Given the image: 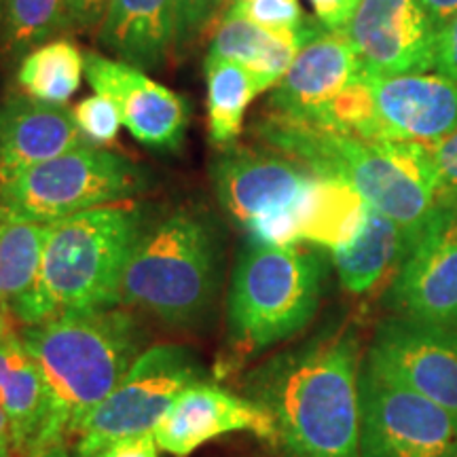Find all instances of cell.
<instances>
[{"label":"cell","instance_id":"1","mask_svg":"<svg viewBox=\"0 0 457 457\" xmlns=\"http://www.w3.org/2000/svg\"><path fill=\"white\" fill-rule=\"evenodd\" d=\"M360 370L358 339L337 333L262 364L244 394L290 457H360Z\"/></svg>","mask_w":457,"mask_h":457},{"label":"cell","instance_id":"2","mask_svg":"<svg viewBox=\"0 0 457 457\" xmlns=\"http://www.w3.org/2000/svg\"><path fill=\"white\" fill-rule=\"evenodd\" d=\"M254 136L316 176L347 182L413 244L438 210L430 153L420 142L367 140L276 111L254 123Z\"/></svg>","mask_w":457,"mask_h":457},{"label":"cell","instance_id":"3","mask_svg":"<svg viewBox=\"0 0 457 457\" xmlns=\"http://www.w3.org/2000/svg\"><path fill=\"white\" fill-rule=\"evenodd\" d=\"M142 231L145 216L129 199L51 222L37 279L11 313L28 327L121 305L125 265Z\"/></svg>","mask_w":457,"mask_h":457},{"label":"cell","instance_id":"4","mask_svg":"<svg viewBox=\"0 0 457 457\" xmlns=\"http://www.w3.org/2000/svg\"><path fill=\"white\" fill-rule=\"evenodd\" d=\"M51 394V443L77 434L145 347V328L123 307L71 313L20 330Z\"/></svg>","mask_w":457,"mask_h":457},{"label":"cell","instance_id":"5","mask_svg":"<svg viewBox=\"0 0 457 457\" xmlns=\"http://www.w3.org/2000/svg\"><path fill=\"white\" fill-rule=\"evenodd\" d=\"M220 284V250L212 225L179 208L142 231L125 265L121 305L195 328L212 312Z\"/></svg>","mask_w":457,"mask_h":457},{"label":"cell","instance_id":"6","mask_svg":"<svg viewBox=\"0 0 457 457\" xmlns=\"http://www.w3.org/2000/svg\"><path fill=\"white\" fill-rule=\"evenodd\" d=\"M324 265L295 245L250 242L233 270L227 301L228 369L301 333L316 316Z\"/></svg>","mask_w":457,"mask_h":457},{"label":"cell","instance_id":"7","mask_svg":"<svg viewBox=\"0 0 457 457\" xmlns=\"http://www.w3.org/2000/svg\"><path fill=\"white\" fill-rule=\"evenodd\" d=\"M146 187L148 176L138 163L87 142L0 180V210L51 225L85 210L128 202Z\"/></svg>","mask_w":457,"mask_h":457},{"label":"cell","instance_id":"8","mask_svg":"<svg viewBox=\"0 0 457 457\" xmlns=\"http://www.w3.org/2000/svg\"><path fill=\"white\" fill-rule=\"evenodd\" d=\"M212 180L222 210L250 242L295 245L318 176L278 151L227 146L214 159Z\"/></svg>","mask_w":457,"mask_h":457},{"label":"cell","instance_id":"9","mask_svg":"<svg viewBox=\"0 0 457 457\" xmlns=\"http://www.w3.org/2000/svg\"><path fill=\"white\" fill-rule=\"evenodd\" d=\"M204 379L202 362L188 347H146L117 387L85 417L74 434V449L81 457H94L114 441L155 432L180 394Z\"/></svg>","mask_w":457,"mask_h":457},{"label":"cell","instance_id":"10","mask_svg":"<svg viewBox=\"0 0 457 457\" xmlns=\"http://www.w3.org/2000/svg\"><path fill=\"white\" fill-rule=\"evenodd\" d=\"M360 457H457V417L364 364Z\"/></svg>","mask_w":457,"mask_h":457},{"label":"cell","instance_id":"11","mask_svg":"<svg viewBox=\"0 0 457 457\" xmlns=\"http://www.w3.org/2000/svg\"><path fill=\"white\" fill-rule=\"evenodd\" d=\"M367 364L457 417V328L390 318L377 328Z\"/></svg>","mask_w":457,"mask_h":457},{"label":"cell","instance_id":"12","mask_svg":"<svg viewBox=\"0 0 457 457\" xmlns=\"http://www.w3.org/2000/svg\"><path fill=\"white\" fill-rule=\"evenodd\" d=\"M398 316L457 328V204L438 205L392 282Z\"/></svg>","mask_w":457,"mask_h":457},{"label":"cell","instance_id":"13","mask_svg":"<svg viewBox=\"0 0 457 457\" xmlns=\"http://www.w3.org/2000/svg\"><path fill=\"white\" fill-rule=\"evenodd\" d=\"M343 32L360 66L377 77L428 72L436 64L438 24L420 0H360Z\"/></svg>","mask_w":457,"mask_h":457},{"label":"cell","instance_id":"14","mask_svg":"<svg viewBox=\"0 0 457 457\" xmlns=\"http://www.w3.org/2000/svg\"><path fill=\"white\" fill-rule=\"evenodd\" d=\"M85 77L96 94L117 106L121 121L140 145L179 151L188 125V104L145 71L100 54L85 55Z\"/></svg>","mask_w":457,"mask_h":457},{"label":"cell","instance_id":"15","mask_svg":"<svg viewBox=\"0 0 457 457\" xmlns=\"http://www.w3.org/2000/svg\"><path fill=\"white\" fill-rule=\"evenodd\" d=\"M364 71V68H362ZM373 119L367 140L434 145L457 128V83L436 72L370 74Z\"/></svg>","mask_w":457,"mask_h":457},{"label":"cell","instance_id":"16","mask_svg":"<svg viewBox=\"0 0 457 457\" xmlns=\"http://www.w3.org/2000/svg\"><path fill=\"white\" fill-rule=\"evenodd\" d=\"M228 432H253L262 441L278 443L271 415L254 400L197 381L180 394L153 434L165 453L188 457L202 445Z\"/></svg>","mask_w":457,"mask_h":457},{"label":"cell","instance_id":"17","mask_svg":"<svg viewBox=\"0 0 457 457\" xmlns=\"http://www.w3.org/2000/svg\"><path fill=\"white\" fill-rule=\"evenodd\" d=\"M362 71L345 32L322 28L299 49L273 87L271 111L320 123L333 100Z\"/></svg>","mask_w":457,"mask_h":457},{"label":"cell","instance_id":"18","mask_svg":"<svg viewBox=\"0 0 457 457\" xmlns=\"http://www.w3.org/2000/svg\"><path fill=\"white\" fill-rule=\"evenodd\" d=\"M87 145L74 108L43 104L15 91L0 104V180Z\"/></svg>","mask_w":457,"mask_h":457},{"label":"cell","instance_id":"19","mask_svg":"<svg viewBox=\"0 0 457 457\" xmlns=\"http://www.w3.org/2000/svg\"><path fill=\"white\" fill-rule=\"evenodd\" d=\"M96 38L119 62L157 71L179 47L176 0H111Z\"/></svg>","mask_w":457,"mask_h":457},{"label":"cell","instance_id":"20","mask_svg":"<svg viewBox=\"0 0 457 457\" xmlns=\"http://www.w3.org/2000/svg\"><path fill=\"white\" fill-rule=\"evenodd\" d=\"M0 407L11 426L13 449L28 455L51 443V394L17 330L0 337Z\"/></svg>","mask_w":457,"mask_h":457},{"label":"cell","instance_id":"21","mask_svg":"<svg viewBox=\"0 0 457 457\" xmlns=\"http://www.w3.org/2000/svg\"><path fill=\"white\" fill-rule=\"evenodd\" d=\"M322 24L310 28L307 32H276L262 28L248 17L222 15L216 28L212 41H210L208 55L225 57L237 62L254 77L259 91L276 87L284 77L295 55L313 34L322 30Z\"/></svg>","mask_w":457,"mask_h":457},{"label":"cell","instance_id":"22","mask_svg":"<svg viewBox=\"0 0 457 457\" xmlns=\"http://www.w3.org/2000/svg\"><path fill=\"white\" fill-rule=\"evenodd\" d=\"M411 245V237L396 222L369 205L367 220L358 236L333 253L341 286L352 295L370 293L387 273L400 270Z\"/></svg>","mask_w":457,"mask_h":457},{"label":"cell","instance_id":"23","mask_svg":"<svg viewBox=\"0 0 457 457\" xmlns=\"http://www.w3.org/2000/svg\"><path fill=\"white\" fill-rule=\"evenodd\" d=\"M369 204L356 188L343 180L318 176L301 225V242L322 248H343L358 236L367 220Z\"/></svg>","mask_w":457,"mask_h":457},{"label":"cell","instance_id":"24","mask_svg":"<svg viewBox=\"0 0 457 457\" xmlns=\"http://www.w3.org/2000/svg\"><path fill=\"white\" fill-rule=\"evenodd\" d=\"M85 55L68 38H55L21 57L17 87L43 104L66 106L83 83Z\"/></svg>","mask_w":457,"mask_h":457},{"label":"cell","instance_id":"25","mask_svg":"<svg viewBox=\"0 0 457 457\" xmlns=\"http://www.w3.org/2000/svg\"><path fill=\"white\" fill-rule=\"evenodd\" d=\"M205 87H208V134L210 142L220 148L233 146L244 125V114L259 85L250 71L225 57H205Z\"/></svg>","mask_w":457,"mask_h":457},{"label":"cell","instance_id":"26","mask_svg":"<svg viewBox=\"0 0 457 457\" xmlns=\"http://www.w3.org/2000/svg\"><path fill=\"white\" fill-rule=\"evenodd\" d=\"M64 32H74L66 0H7L0 21V55L21 62Z\"/></svg>","mask_w":457,"mask_h":457},{"label":"cell","instance_id":"27","mask_svg":"<svg viewBox=\"0 0 457 457\" xmlns=\"http://www.w3.org/2000/svg\"><path fill=\"white\" fill-rule=\"evenodd\" d=\"M49 225L0 210V305L9 307L30 290L41 267Z\"/></svg>","mask_w":457,"mask_h":457},{"label":"cell","instance_id":"28","mask_svg":"<svg viewBox=\"0 0 457 457\" xmlns=\"http://www.w3.org/2000/svg\"><path fill=\"white\" fill-rule=\"evenodd\" d=\"M222 15L248 17L250 21L276 32H307L316 26L303 13L299 0H239Z\"/></svg>","mask_w":457,"mask_h":457},{"label":"cell","instance_id":"29","mask_svg":"<svg viewBox=\"0 0 457 457\" xmlns=\"http://www.w3.org/2000/svg\"><path fill=\"white\" fill-rule=\"evenodd\" d=\"M74 121L83 138L94 146H104L112 142L123 125L117 106L100 94L87 96L79 102V106H74Z\"/></svg>","mask_w":457,"mask_h":457},{"label":"cell","instance_id":"30","mask_svg":"<svg viewBox=\"0 0 457 457\" xmlns=\"http://www.w3.org/2000/svg\"><path fill=\"white\" fill-rule=\"evenodd\" d=\"M436 180L438 205L457 204V128L434 145H426Z\"/></svg>","mask_w":457,"mask_h":457},{"label":"cell","instance_id":"31","mask_svg":"<svg viewBox=\"0 0 457 457\" xmlns=\"http://www.w3.org/2000/svg\"><path fill=\"white\" fill-rule=\"evenodd\" d=\"M228 0H176L179 7V47L204 32L214 21L216 15H222Z\"/></svg>","mask_w":457,"mask_h":457},{"label":"cell","instance_id":"32","mask_svg":"<svg viewBox=\"0 0 457 457\" xmlns=\"http://www.w3.org/2000/svg\"><path fill=\"white\" fill-rule=\"evenodd\" d=\"M316 20L327 30L343 32L356 13L360 0H310Z\"/></svg>","mask_w":457,"mask_h":457},{"label":"cell","instance_id":"33","mask_svg":"<svg viewBox=\"0 0 457 457\" xmlns=\"http://www.w3.org/2000/svg\"><path fill=\"white\" fill-rule=\"evenodd\" d=\"M434 68L457 83V15L438 26L436 64Z\"/></svg>","mask_w":457,"mask_h":457},{"label":"cell","instance_id":"34","mask_svg":"<svg viewBox=\"0 0 457 457\" xmlns=\"http://www.w3.org/2000/svg\"><path fill=\"white\" fill-rule=\"evenodd\" d=\"M74 32H98L111 0H66Z\"/></svg>","mask_w":457,"mask_h":457},{"label":"cell","instance_id":"35","mask_svg":"<svg viewBox=\"0 0 457 457\" xmlns=\"http://www.w3.org/2000/svg\"><path fill=\"white\" fill-rule=\"evenodd\" d=\"M157 449L159 445L155 441V434L148 432L114 441L94 457H157Z\"/></svg>","mask_w":457,"mask_h":457},{"label":"cell","instance_id":"36","mask_svg":"<svg viewBox=\"0 0 457 457\" xmlns=\"http://www.w3.org/2000/svg\"><path fill=\"white\" fill-rule=\"evenodd\" d=\"M438 26L457 15V0H420Z\"/></svg>","mask_w":457,"mask_h":457},{"label":"cell","instance_id":"37","mask_svg":"<svg viewBox=\"0 0 457 457\" xmlns=\"http://www.w3.org/2000/svg\"><path fill=\"white\" fill-rule=\"evenodd\" d=\"M26 457H81L77 453V449L68 445L66 438H60V441L47 443L43 447L34 449Z\"/></svg>","mask_w":457,"mask_h":457},{"label":"cell","instance_id":"38","mask_svg":"<svg viewBox=\"0 0 457 457\" xmlns=\"http://www.w3.org/2000/svg\"><path fill=\"white\" fill-rule=\"evenodd\" d=\"M13 438H11V426L3 407H0V457H11Z\"/></svg>","mask_w":457,"mask_h":457},{"label":"cell","instance_id":"39","mask_svg":"<svg viewBox=\"0 0 457 457\" xmlns=\"http://www.w3.org/2000/svg\"><path fill=\"white\" fill-rule=\"evenodd\" d=\"M13 320H15V316H13V313H11L9 307L0 305V337H4L7 333H11V330H15Z\"/></svg>","mask_w":457,"mask_h":457},{"label":"cell","instance_id":"40","mask_svg":"<svg viewBox=\"0 0 457 457\" xmlns=\"http://www.w3.org/2000/svg\"><path fill=\"white\" fill-rule=\"evenodd\" d=\"M4 4H7V0H0V21H3V11H4Z\"/></svg>","mask_w":457,"mask_h":457},{"label":"cell","instance_id":"41","mask_svg":"<svg viewBox=\"0 0 457 457\" xmlns=\"http://www.w3.org/2000/svg\"><path fill=\"white\" fill-rule=\"evenodd\" d=\"M236 3H239V0H228V3H227V9L231 7V4H236ZM227 9H225V11H227Z\"/></svg>","mask_w":457,"mask_h":457}]
</instances>
